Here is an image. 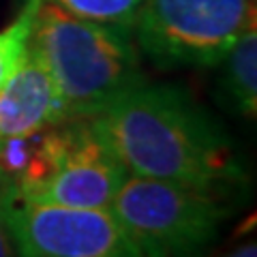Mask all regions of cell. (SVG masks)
I'll use <instances>...</instances> for the list:
<instances>
[{
	"label": "cell",
	"mask_w": 257,
	"mask_h": 257,
	"mask_svg": "<svg viewBox=\"0 0 257 257\" xmlns=\"http://www.w3.org/2000/svg\"><path fill=\"white\" fill-rule=\"evenodd\" d=\"M90 120L133 176L223 193L246 178L229 135L180 86L144 79Z\"/></svg>",
	"instance_id": "1"
},
{
	"label": "cell",
	"mask_w": 257,
	"mask_h": 257,
	"mask_svg": "<svg viewBox=\"0 0 257 257\" xmlns=\"http://www.w3.org/2000/svg\"><path fill=\"white\" fill-rule=\"evenodd\" d=\"M30 43L50 71L67 120L96 118L144 82L128 32L79 20L50 0L39 5Z\"/></svg>",
	"instance_id": "2"
},
{
	"label": "cell",
	"mask_w": 257,
	"mask_h": 257,
	"mask_svg": "<svg viewBox=\"0 0 257 257\" xmlns=\"http://www.w3.org/2000/svg\"><path fill=\"white\" fill-rule=\"evenodd\" d=\"M223 191L133 176L109 210L142 257H204L231 214Z\"/></svg>",
	"instance_id": "3"
},
{
	"label": "cell",
	"mask_w": 257,
	"mask_h": 257,
	"mask_svg": "<svg viewBox=\"0 0 257 257\" xmlns=\"http://www.w3.org/2000/svg\"><path fill=\"white\" fill-rule=\"evenodd\" d=\"M255 24V0H144L135 41L159 69L214 67Z\"/></svg>",
	"instance_id": "4"
},
{
	"label": "cell",
	"mask_w": 257,
	"mask_h": 257,
	"mask_svg": "<svg viewBox=\"0 0 257 257\" xmlns=\"http://www.w3.org/2000/svg\"><path fill=\"white\" fill-rule=\"evenodd\" d=\"M5 219L20 257H142L109 208H67L15 197Z\"/></svg>",
	"instance_id": "5"
},
{
	"label": "cell",
	"mask_w": 257,
	"mask_h": 257,
	"mask_svg": "<svg viewBox=\"0 0 257 257\" xmlns=\"http://www.w3.org/2000/svg\"><path fill=\"white\" fill-rule=\"evenodd\" d=\"M128 170L94 131L92 120H69V146L60 163L30 187L11 193L24 202L67 208H109Z\"/></svg>",
	"instance_id": "6"
},
{
	"label": "cell",
	"mask_w": 257,
	"mask_h": 257,
	"mask_svg": "<svg viewBox=\"0 0 257 257\" xmlns=\"http://www.w3.org/2000/svg\"><path fill=\"white\" fill-rule=\"evenodd\" d=\"M64 105L41 54L30 43L22 67L0 88V140L64 122Z\"/></svg>",
	"instance_id": "7"
},
{
	"label": "cell",
	"mask_w": 257,
	"mask_h": 257,
	"mask_svg": "<svg viewBox=\"0 0 257 257\" xmlns=\"http://www.w3.org/2000/svg\"><path fill=\"white\" fill-rule=\"evenodd\" d=\"M223 90L246 118L257 111V26L251 24L223 56Z\"/></svg>",
	"instance_id": "8"
},
{
	"label": "cell",
	"mask_w": 257,
	"mask_h": 257,
	"mask_svg": "<svg viewBox=\"0 0 257 257\" xmlns=\"http://www.w3.org/2000/svg\"><path fill=\"white\" fill-rule=\"evenodd\" d=\"M79 20L133 35L144 0H50Z\"/></svg>",
	"instance_id": "9"
},
{
	"label": "cell",
	"mask_w": 257,
	"mask_h": 257,
	"mask_svg": "<svg viewBox=\"0 0 257 257\" xmlns=\"http://www.w3.org/2000/svg\"><path fill=\"white\" fill-rule=\"evenodd\" d=\"M39 5L41 0H26L18 18L0 30V88L9 82L15 71L22 67V62L26 60Z\"/></svg>",
	"instance_id": "10"
},
{
	"label": "cell",
	"mask_w": 257,
	"mask_h": 257,
	"mask_svg": "<svg viewBox=\"0 0 257 257\" xmlns=\"http://www.w3.org/2000/svg\"><path fill=\"white\" fill-rule=\"evenodd\" d=\"M5 195H7V187L0 189V257H15V244L13 238L7 227V219H5Z\"/></svg>",
	"instance_id": "11"
},
{
	"label": "cell",
	"mask_w": 257,
	"mask_h": 257,
	"mask_svg": "<svg viewBox=\"0 0 257 257\" xmlns=\"http://www.w3.org/2000/svg\"><path fill=\"white\" fill-rule=\"evenodd\" d=\"M223 257H257V246H255V242H248V244H242L240 248H236V251H231Z\"/></svg>",
	"instance_id": "12"
},
{
	"label": "cell",
	"mask_w": 257,
	"mask_h": 257,
	"mask_svg": "<svg viewBox=\"0 0 257 257\" xmlns=\"http://www.w3.org/2000/svg\"><path fill=\"white\" fill-rule=\"evenodd\" d=\"M5 187H7V182L3 180V176H0V189H5Z\"/></svg>",
	"instance_id": "13"
}]
</instances>
